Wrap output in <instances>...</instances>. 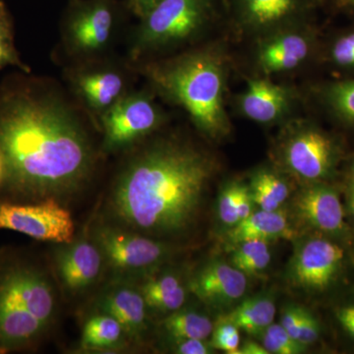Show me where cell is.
Returning a JSON list of instances; mask_svg holds the SVG:
<instances>
[{
	"label": "cell",
	"mask_w": 354,
	"mask_h": 354,
	"mask_svg": "<svg viewBox=\"0 0 354 354\" xmlns=\"http://www.w3.org/2000/svg\"><path fill=\"white\" fill-rule=\"evenodd\" d=\"M30 74L22 71L0 85V200L53 199L70 208L101 167L99 130L53 83Z\"/></svg>",
	"instance_id": "cell-1"
},
{
	"label": "cell",
	"mask_w": 354,
	"mask_h": 354,
	"mask_svg": "<svg viewBox=\"0 0 354 354\" xmlns=\"http://www.w3.org/2000/svg\"><path fill=\"white\" fill-rule=\"evenodd\" d=\"M123 153L92 218L183 246L201 216L213 158L176 137L147 138Z\"/></svg>",
	"instance_id": "cell-2"
},
{
	"label": "cell",
	"mask_w": 354,
	"mask_h": 354,
	"mask_svg": "<svg viewBox=\"0 0 354 354\" xmlns=\"http://www.w3.org/2000/svg\"><path fill=\"white\" fill-rule=\"evenodd\" d=\"M64 304L46 254L0 249V354L43 346L57 332Z\"/></svg>",
	"instance_id": "cell-3"
},
{
	"label": "cell",
	"mask_w": 354,
	"mask_h": 354,
	"mask_svg": "<svg viewBox=\"0 0 354 354\" xmlns=\"http://www.w3.org/2000/svg\"><path fill=\"white\" fill-rule=\"evenodd\" d=\"M142 72L153 87L178 104L209 138L227 136L230 127L223 104L225 67L220 55L201 50L147 62Z\"/></svg>",
	"instance_id": "cell-4"
},
{
	"label": "cell",
	"mask_w": 354,
	"mask_h": 354,
	"mask_svg": "<svg viewBox=\"0 0 354 354\" xmlns=\"http://www.w3.org/2000/svg\"><path fill=\"white\" fill-rule=\"evenodd\" d=\"M215 0H160L140 23L133 36L130 58L148 55L189 41L213 15Z\"/></svg>",
	"instance_id": "cell-5"
},
{
	"label": "cell",
	"mask_w": 354,
	"mask_h": 354,
	"mask_svg": "<svg viewBox=\"0 0 354 354\" xmlns=\"http://www.w3.org/2000/svg\"><path fill=\"white\" fill-rule=\"evenodd\" d=\"M101 249L109 279H135L171 263L183 246L151 239L91 218L85 227Z\"/></svg>",
	"instance_id": "cell-6"
},
{
	"label": "cell",
	"mask_w": 354,
	"mask_h": 354,
	"mask_svg": "<svg viewBox=\"0 0 354 354\" xmlns=\"http://www.w3.org/2000/svg\"><path fill=\"white\" fill-rule=\"evenodd\" d=\"M120 20L118 0H69L62 21V50L73 64L104 57Z\"/></svg>",
	"instance_id": "cell-7"
},
{
	"label": "cell",
	"mask_w": 354,
	"mask_h": 354,
	"mask_svg": "<svg viewBox=\"0 0 354 354\" xmlns=\"http://www.w3.org/2000/svg\"><path fill=\"white\" fill-rule=\"evenodd\" d=\"M46 256L65 304L73 305L77 312L109 278L101 249L91 239L86 228L71 241L51 243Z\"/></svg>",
	"instance_id": "cell-8"
},
{
	"label": "cell",
	"mask_w": 354,
	"mask_h": 354,
	"mask_svg": "<svg viewBox=\"0 0 354 354\" xmlns=\"http://www.w3.org/2000/svg\"><path fill=\"white\" fill-rule=\"evenodd\" d=\"M162 121V111L150 95L130 91L100 120L102 153L106 156L125 152L152 136Z\"/></svg>",
	"instance_id": "cell-9"
},
{
	"label": "cell",
	"mask_w": 354,
	"mask_h": 354,
	"mask_svg": "<svg viewBox=\"0 0 354 354\" xmlns=\"http://www.w3.org/2000/svg\"><path fill=\"white\" fill-rule=\"evenodd\" d=\"M71 92L99 130L104 113L130 92L129 77L104 57L74 64L67 71Z\"/></svg>",
	"instance_id": "cell-10"
},
{
	"label": "cell",
	"mask_w": 354,
	"mask_h": 354,
	"mask_svg": "<svg viewBox=\"0 0 354 354\" xmlns=\"http://www.w3.org/2000/svg\"><path fill=\"white\" fill-rule=\"evenodd\" d=\"M0 230L50 243L69 242L77 234L70 208L53 199L34 203L0 200Z\"/></svg>",
	"instance_id": "cell-11"
},
{
	"label": "cell",
	"mask_w": 354,
	"mask_h": 354,
	"mask_svg": "<svg viewBox=\"0 0 354 354\" xmlns=\"http://www.w3.org/2000/svg\"><path fill=\"white\" fill-rule=\"evenodd\" d=\"M88 311L102 312L115 318L127 333L135 351L150 344L153 319L134 281L109 279L78 313Z\"/></svg>",
	"instance_id": "cell-12"
},
{
	"label": "cell",
	"mask_w": 354,
	"mask_h": 354,
	"mask_svg": "<svg viewBox=\"0 0 354 354\" xmlns=\"http://www.w3.org/2000/svg\"><path fill=\"white\" fill-rule=\"evenodd\" d=\"M344 250L327 239L313 237L299 244L290 261L288 276L300 290L323 291L341 269Z\"/></svg>",
	"instance_id": "cell-13"
},
{
	"label": "cell",
	"mask_w": 354,
	"mask_h": 354,
	"mask_svg": "<svg viewBox=\"0 0 354 354\" xmlns=\"http://www.w3.org/2000/svg\"><path fill=\"white\" fill-rule=\"evenodd\" d=\"M283 158L288 169L298 178L311 183L321 180L332 169V143L322 133L304 128L286 141Z\"/></svg>",
	"instance_id": "cell-14"
},
{
	"label": "cell",
	"mask_w": 354,
	"mask_h": 354,
	"mask_svg": "<svg viewBox=\"0 0 354 354\" xmlns=\"http://www.w3.org/2000/svg\"><path fill=\"white\" fill-rule=\"evenodd\" d=\"M191 295L213 307L227 306L243 297L247 276L232 265L212 261L202 266L188 279Z\"/></svg>",
	"instance_id": "cell-15"
},
{
	"label": "cell",
	"mask_w": 354,
	"mask_h": 354,
	"mask_svg": "<svg viewBox=\"0 0 354 354\" xmlns=\"http://www.w3.org/2000/svg\"><path fill=\"white\" fill-rule=\"evenodd\" d=\"M169 264L133 281L141 291L153 320L183 308L188 293H191L188 281H184L180 272L169 267Z\"/></svg>",
	"instance_id": "cell-16"
},
{
	"label": "cell",
	"mask_w": 354,
	"mask_h": 354,
	"mask_svg": "<svg viewBox=\"0 0 354 354\" xmlns=\"http://www.w3.org/2000/svg\"><path fill=\"white\" fill-rule=\"evenodd\" d=\"M293 211L305 225L325 232L339 234L344 227V209L335 190L323 185L304 188L293 199Z\"/></svg>",
	"instance_id": "cell-17"
},
{
	"label": "cell",
	"mask_w": 354,
	"mask_h": 354,
	"mask_svg": "<svg viewBox=\"0 0 354 354\" xmlns=\"http://www.w3.org/2000/svg\"><path fill=\"white\" fill-rule=\"evenodd\" d=\"M81 337L77 353H120L135 351L121 324L109 314L88 311L80 314Z\"/></svg>",
	"instance_id": "cell-18"
},
{
	"label": "cell",
	"mask_w": 354,
	"mask_h": 354,
	"mask_svg": "<svg viewBox=\"0 0 354 354\" xmlns=\"http://www.w3.org/2000/svg\"><path fill=\"white\" fill-rule=\"evenodd\" d=\"M244 26L252 31H267L288 24L307 10L311 0H234Z\"/></svg>",
	"instance_id": "cell-19"
},
{
	"label": "cell",
	"mask_w": 354,
	"mask_h": 354,
	"mask_svg": "<svg viewBox=\"0 0 354 354\" xmlns=\"http://www.w3.org/2000/svg\"><path fill=\"white\" fill-rule=\"evenodd\" d=\"M295 236L297 230L291 225L286 211L281 209L277 211L259 209L230 227L227 241L232 246H236L248 241H292Z\"/></svg>",
	"instance_id": "cell-20"
},
{
	"label": "cell",
	"mask_w": 354,
	"mask_h": 354,
	"mask_svg": "<svg viewBox=\"0 0 354 354\" xmlns=\"http://www.w3.org/2000/svg\"><path fill=\"white\" fill-rule=\"evenodd\" d=\"M290 104L286 88L262 79H252L241 100L242 111L256 122L270 123L278 120Z\"/></svg>",
	"instance_id": "cell-21"
},
{
	"label": "cell",
	"mask_w": 354,
	"mask_h": 354,
	"mask_svg": "<svg viewBox=\"0 0 354 354\" xmlns=\"http://www.w3.org/2000/svg\"><path fill=\"white\" fill-rule=\"evenodd\" d=\"M309 50L306 37L299 32H286L265 41L259 48L258 60L266 73H278L301 64Z\"/></svg>",
	"instance_id": "cell-22"
},
{
	"label": "cell",
	"mask_w": 354,
	"mask_h": 354,
	"mask_svg": "<svg viewBox=\"0 0 354 354\" xmlns=\"http://www.w3.org/2000/svg\"><path fill=\"white\" fill-rule=\"evenodd\" d=\"M276 306L268 297L247 298L230 313L218 317V321L234 324L239 330L250 335H261L274 323Z\"/></svg>",
	"instance_id": "cell-23"
},
{
	"label": "cell",
	"mask_w": 354,
	"mask_h": 354,
	"mask_svg": "<svg viewBox=\"0 0 354 354\" xmlns=\"http://www.w3.org/2000/svg\"><path fill=\"white\" fill-rule=\"evenodd\" d=\"M156 327L169 342L185 339H208L214 330L211 319L193 308L177 310L158 321Z\"/></svg>",
	"instance_id": "cell-24"
},
{
	"label": "cell",
	"mask_w": 354,
	"mask_h": 354,
	"mask_svg": "<svg viewBox=\"0 0 354 354\" xmlns=\"http://www.w3.org/2000/svg\"><path fill=\"white\" fill-rule=\"evenodd\" d=\"M254 204L264 211H277L290 196V188L283 178L268 169L254 174L249 185Z\"/></svg>",
	"instance_id": "cell-25"
},
{
	"label": "cell",
	"mask_w": 354,
	"mask_h": 354,
	"mask_svg": "<svg viewBox=\"0 0 354 354\" xmlns=\"http://www.w3.org/2000/svg\"><path fill=\"white\" fill-rule=\"evenodd\" d=\"M9 66L17 67L20 71L27 73L31 72L16 48L12 15L6 2L0 0V71Z\"/></svg>",
	"instance_id": "cell-26"
},
{
	"label": "cell",
	"mask_w": 354,
	"mask_h": 354,
	"mask_svg": "<svg viewBox=\"0 0 354 354\" xmlns=\"http://www.w3.org/2000/svg\"><path fill=\"white\" fill-rule=\"evenodd\" d=\"M262 344L269 353L299 354L306 346L293 339L281 324L272 323L260 335Z\"/></svg>",
	"instance_id": "cell-27"
},
{
	"label": "cell",
	"mask_w": 354,
	"mask_h": 354,
	"mask_svg": "<svg viewBox=\"0 0 354 354\" xmlns=\"http://www.w3.org/2000/svg\"><path fill=\"white\" fill-rule=\"evenodd\" d=\"M244 183L234 181L228 183L221 191L218 201V218L228 227H234L239 223V200Z\"/></svg>",
	"instance_id": "cell-28"
},
{
	"label": "cell",
	"mask_w": 354,
	"mask_h": 354,
	"mask_svg": "<svg viewBox=\"0 0 354 354\" xmlns=\"http://www.w3.org/2000/svg\"><path fill=\"white\" fill-rule=\"evenodd\" d=\"M234 324L216 321L212 333L211 346L228 354H241V333Z\"/></svg>",
	"instance_id": "cell-29"
},
{
	"label": "cell",
	"mask_w": 354,
	"mask_h": 354,
	"mask_svg": "<svg viewBox=\"0 0 354 354\" xmlns=\"http://www.w3.org/2000/svg\"><path fill=\"white\" fill-rule=\"evenodd\" d=\"M329 99L337 113L354 121V81L335 84L330 88Z\"/></svg>",
	"instance_id": "cell-30"
},
{
	"label": "cell",
	"mask_w": 354,
	"mask_h": 354,
	"mask_svg": "<svg viewBox=\"0 0 354 354\" xmlns=\"http://www.w3.org/2000/svg\"><path fill=\"white\" fill-rule=\"evenodd\" d=\"M333 59L342 66H354V32L342 37L333 48Z\"/></svg>",
	"instance_id": "cell-31"
},
{
	"label": "cell",
	"mask_w": 354,
	"mask_h": 354,
	"mask_svg": "<svg viewBox=\"0 0 354 354\" xmlns=\"http://www.w3.org/2000/svg\"><path fill=\"white\" fill-rule=\"evenodd\" d=\"M171 342V351L176 354H209L214 348L208 339H185Z\"/></svg>",
	"instance_id": "cell-32"
},
{
	"label": "cell",
	"mask_w": 354,
	"mask_h": 354,
	"mask_svg": "<svg viewBox=\"0 0 354 354\" xmlns=\"http://www.w3.org/2000/svg\"><path fill=\"white\" fill-rule=\"evenodd\" d=\"M304 308L290 305L283 310L281 317V325L293 337L298 341L300 327H301L302 318H304Z\"/></svg>",
	"instance_id": "cell-33"
},
{
	"label": "cell",
	"mask_w": 354,
	"mask_h": 354,
	"mask_svg": "<svg viewBox=\"0 0 354 354\" xmlns=\"http://www.w3.org/2000/svg\"><path fill=\"white\" fill-rule=\"evenodd\" d=\"M319 335H320V326L318 321L309 311L304 309L301 327L298 335V342L308 346L318 339Z\"/></svg>",
	"instance_id": "cell-34"
},
{
	"label": "cell",
	"mask_w": 354,
	"mask_h": 354,
	"mask_svg": "<svg viewBox=\"0 0 354 354\" xmlns=\"http://www.w3.org/2000/svg\"><path fill=\"white\" fill-rule=\"evenodd\" d=\"M271 252H270V249H268L264 252L257 254L254 257H251L250 259L246 260L245 262L239 265L236 269L245 274L247 277L254 276V274H258L265 271L266 268L271 263Z\"/></svg>",
	"instance_id": "cell-35"
},
{
	"label": "cell",
	"mask_w": 354,
	"mask_h": 354,
	"mask_svg": "<svg viewBox=\"0 0 354 354\" xmlns=\"http://www.w3.org/2000/svg\"><path fill=\"white\" fill-rule=\"evenodd\" d=\"M160 0H127L128 8L132 11L137 17L142 18L146 15L153 7L157 6Z\"/></svg>",
	"instance_id": "cell-36"
},
{
	"label": "cell",
	"mask_w": 354,
	"mask_h": 354,
	"mask_svg": "<svg viewBox=\"0 0 354 354\" xmlns=\"http://www.w3.org/2000/svg\"><path fill=\"white\" fill-rule=\"evenodd\" d=\"M337 319L342 327L354 337V305L339 309L337 311Z\"/></svg>",
	"instance_id": "cell-37"
},
{
	"label": "cell",
	"mask_w": 354,
	"mask_h": 354,
	"mask_svg": "<svg viewBox=\"0 0 354 354\" xmlns=\"http://www.w3.org/2000/svg\"><path fill=\"white\" fill-rule=\"evenodd\" d=\"M241 354H270L269 351L264 348L263 344L247 339L242 346H241Z\"/></svg>",
	"instance_id": "cell-38"
},
{
	"label": "cell",
	"mask_w": 354,
	"mask_h": 354,
	"mask_svg": "<svg viewBox=\"0 0 354 354\" xmlns=\"http://www.w3.org/2000/svg\"><path fill=\"white\" fill-rule=\"evenodd\" d=\"M4 176V165L2 160L1 155H0V186H1L2 181H3Z\"/></svg>",
	"instance_id": "cell-39"
},
{
	"label": "cell",
	"mask_w": 354,
	"mask_h": 354,
	"mask_svg": "<svg viewBox=\"0 0 354 354\" xmlns=\"http://www.w3.org/2000/svg\"><path fill=\"white\" fill-rule=\"evenodd\" d=\"M346 6L354 7V0H342Z\"/></svg>",
	"instance_id": "cell-40"
},
{
	"label": "cell",
	"mask_w": 354,
	"mask_h": 354,
	"mask_svg": "<svg viewBox=\"0 0 354 354\" xmlns=\"http://www.w3.org/2000/svg\"><path fill=\"white\" fill-rule=\"evenodd\" d=\"M351 209H353V212L354 214V188L353 190V193H351Z\"/></svg>",
	"instance_id": "cell-41"
},
{
	"label": "cell",
	"mask_w": 354,
	"mask_h": 354,
	"mask_svg": "<svg viewBox=\"0 0 354 354\" xmlns=\"http://www.w3.org/2000/svg\"><path fill=\"white\" fill-rule=\"evenodd\" d=\"M353 176H354V174H353Z\"/></svg>",
	"instance_id": "cell-42"
}]
</instances>
